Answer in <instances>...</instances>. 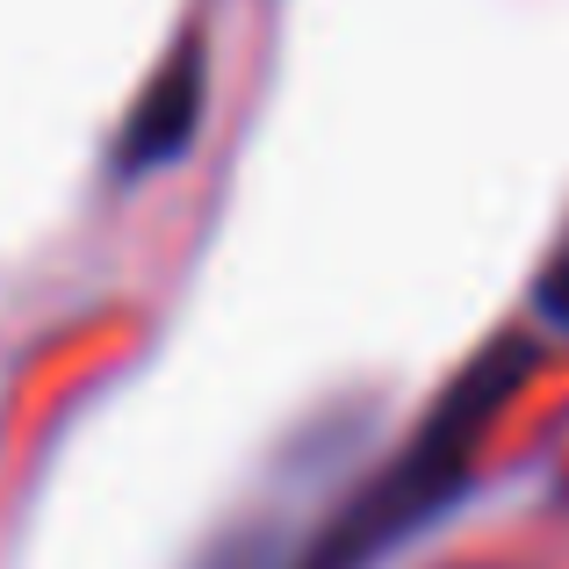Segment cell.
Wrapping results in <instances>:
<instances>
[{
	"label": "cell",
	"instance_id": "cell-1",
	"mask_svg": "<svg viewBox=\"0 0 569 569\" xmlns=\"http://www.w3.org/2000/svg\"><path fill=\"white\" fill-rule=\"evenodd\" d=\"M533 376V347L505 332L498 347H483L455 382L440 389L426 418L411 426V440L339 505V519L303 548L296 569H376L389 548H403L411 533H426L447 505L461 498L476 469V447L498 426V411L519 397V382Z\"/></svg>",
	"mask_w": 569,
	"mask_h": 569
},
{
	"label": "cell",
	"instance_id": "cell-2",
	"mask_svg": "<svg viewBox=\"0 0 569 569\" xmlns=\"http://www.w3.org/2000/svg\"><path fill=\"white\" fill-rule=\"evenodd\" d=\"M202 101H209V58H202V43L188 37V43H173V58L138 94V109H130V123H123V144H116V167L123 173L173 167L194 144V130H202Z\"/></svg>",
	"mask_w": 569,
	"mask_h": 569
},
{
	"label": "cell",
	"instance_id": "cell-3",
	"mask_svg": "<svg viewBox=\"0 0 569 569\" xmlns=\"http://www.w3.org/2000/svg\"><path fill=\"white\" fill-rule=\"evenodd\" d=\"M188 569H281V548L267 527H238V533H217Z\"/></svg>",
	"mask_w": 569,
	"mask_h": 569
},
{
	"label": "cell",
	"instance_id": "cell-4",
	"mask_svg": "<svg viewBox=\"0 0 569 569\" xmlns=\"http://www.w3.org/2000/svg\"><path fill=\"white\" fill-rule=\"evenodd\" d=\"M541 310L556 325H569V238H562L556 260H548V274H541Z\"/></svg>",
	"mask_w": 569,
	"mask_h": 569
},
{
	"label": "cell",
	"instance_id": "cell-5",
	"mask_svg": "<svg viewBox=\"0 0 569 569\" xmlns=\"http://www.w3.org/2000/svg\"><path fill=\"white\" fill-rule=\"evenodd\" d=\"M469 569H498V562H469Z\"/></svg>",
	"mask_w": 569,
	"mask_h": 569
}]
</instances>
